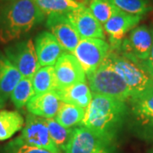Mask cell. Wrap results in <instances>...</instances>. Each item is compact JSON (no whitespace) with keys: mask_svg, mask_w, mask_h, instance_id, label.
I'll list each match as a JSON object with an SVG mask.
<instances>
[{"mask_svg":"<svg viewBox=\"0 0 153 153\" xmlns=\"http://www.w3.org/2000/svg\"><path fill=\"white\" fill-rule=\"evenodd\" d=\"M35 49L39 66H55L57 60L65 53L55 37L49 32H42L35 38Z\"/></svg>","mask_w":153,"mask_h":153,"instance_id":"9a60e30c","label":"cell"},{"mask_svg":"<svg viewBox=\"0 0 153 153\" xmlns=\"http://www.w3.org/2000/svg\"><path fill=\"white\" fill-rule=\"evenodd\" d=\"M3 153H52L44 149L34 147L28 145L22 144L16 140H11L4 147Z\"/></svg>","mask_w":153,"mask_h":153,"instance_id":"4316f807","label":"cell"},{"mask_svg":"<svg viewBox=\"0 0 153 153\" xmlns=\"http://www.w3.org/2000/svg\"><path fill=\"white\" fill-rule=\"evenodd\" d=\"M84 115L85 109L75 105L61 101L55 119L63 127L71 128L73 127L81 125Z\"/></svg>","mask_w":153,"mask_h":153,"instance_id":"44dd1931","label":"cell"},{"mask_svg":"<svg viewBox=\"0 0 153 153\" xmlns=\"http://www.w3.org/2000/svg\"><path fill=\"white\" fill-rule=\"evenodd\" d=\"M88 86L93 94H100L127 102L131 92L123 77L115 71L105 58L96 71L88 76Z\"/></svg>","mask_w":153,"mask_h":153,"instance_id":"277c9868","label":"cell"},{"mask_svg":"<svg viewBox=\"0 0 153 153\" xmlns=\"http://www.w3.org/2000/svg\"><path fill=\"white\" fill-rule=\"evenodd\" d=\"M127 113L125 101L94 94L80 126L87 128L105 142L112 144Z\"/></svg>","mask_w":153,"mask_h":153,"instance_id":"6da1fadb","label":"cell"},{"mask_svg":"<svg viewBox=\"0 0 153 153\" xmlns=\"http://www.w3.org/2000/svg\"><path fill=\"white\" fill-rule=\"evenodd\" d=\"M141 18L140 16L130 15L116 9L111 18L103 25L105 33L109 37L111 49L120 50L127 33L136 27Z\"/></svg>","mask_w":153,"mask_h":153,"instance_id":"8fae6325","label":"cell"},{"mask_svg":"<svg viewBox=\"0 0 153 153\" xmlns=\"http://www.w3.org/2000/svg\"><path fill=\"white\" fill-rule=\"evenodd\" d=\"M115 71L124 80L131 92V98L153 88V80L141 61L132 60L119 50L111 49L106 56Z\"/></svg>","mask_w":153,"mask_h":153,"instance_id":"3957f363","label":"cell"},{"mask_svg":"<svg viewBox=\"0 0 153 153\" xmlns=\"http://www.w3.org/2000/svg\"><path fill=\"white\" fill-rule=\"evenodd\" d=\"M118 10L125 13L140 16L147 14L153 10V7L147 0H110Z\"/></svg>","mask_w":153,"mask_h":153,"instance_id":"d4e9b609","label":"cell"},{"mask_svg":"<svg viewBox=\"0 0 153 153\" xmlns=\"http://www.w3.org/2000/svg\"><path fill=\"white\" fill-rule=\"evenodd\" d=\"M56 89L86 82V74L73 55L64 53L55 65Z\"/></svg>","mask_w":153,"mask_h":153,"instance_id":"7c38bea8","label":"cell"},{"mask_svg":"<svg viewBox=\"0 0 153 153\" xmlns=\"http://www.w3.org/2000/svg\"><path fill=\"white\" fill-rule=\"evenodd\" d=\"M44 120L48 127L51 139L60 151L64 152L71 140L74 128H65L60 124L55 118H44Z\"/></svg>","mask_w":153,"mask_h":153,"instance_id":"603a6c76","label":"cell"},{"mask_svg":"<svg viewBox=\"0 0 153 153\" xmlns=\"http://www.w3.org/2000/svg\"><path fill=\"white\" fill-rule=\"evenodd\" d=\"M61 101L55 91L35 94L27 104L29 113L43 118H55Z\"/></svg>","mask_w":153,"mask_h":153,"instance_id":"2e32d148","label":"cell"},{"mask_svg":"<svg viewBox=\"0 0 153 153\" xmlns=\"http://www.w3.org/2000/svg\"><path fill=\"white\" fill-rule=\"evenodd\" d=\"M111 145L82 126L73 128L64 153H112Z\"/></svg>","mask_w":153,"mask_h":153,"instance_id":"30bf717a","label":"cell"},{"mask_svg":"<svg viewBox=\"0 0 153 153\" xmlns=\"http://www.w3.org/2000/svg\"><path fill=\"white\" fill-rule=\"evenodd\" d=\"M110 50V44L104 39L81 38L72 54L88 76L103 63Z\"/></svg>","mask_w":153,"mask_h":153,"instance_id":"8992f818","label":"cell"},{"mask_svg":"<svg viewBox=\"0 0 153 153\" xmlns=\"http://www.w3.org/2000/svg\"><path fill=\"white\" fill-rule=\"evenodd\" d=\"M15 140L22 144L44 149L52 153L61 152L51 139L44 118L31 113L27 115L21 135Z\"/></svg>","mask_w":153,"mask_h":153,"instance_id":"52a82bcc","label":"cell"},{"mask_svg":"<svg viewBox=\"0 0 153 153\" xmlns=\"http://www.w3.org/2000/svg\"><path fill=\"white\" fill-rule=\"evenodd\" d=\"M150 153H153V149H152V152H150Z\"/></svg>","mask_w":153,"mask_h":153,"instance_id":"4dcf8cb0","label":"cell"},{"mask_svg":"<svg viewBox=\"0 0 153 153\" xmlns=\"http://www.w3.org/2000/svg\"><path fill=\"white\" fill-rule=\"evenodd\" d=\"M55 92L60 101L75 105L83 109H86L89 105L93 98V94L86 82L76 83L62 89H57Z\"/></svg>","mask_w":153,"mask_h":153,"instance_id":"e0dca14e","label":"cell"},{"mask_svg":"<svg viewBox=\"0 0 153 153\" xmlns=\"http://www.w3.org/2000/svg\"><path fill=\"white\" fill-rule=\"evenodd\" d=\"M4 53L22 76L32 77L40 67L32 39L22 40L11 44L5 48Z\"/></svg>","mask_w":153,"mask_h":153,"instance_id":"ba28073f","label":"cell"},{"mask_svg":"<svg viewBox=\"0 0 153 153\" xmlns=\"http://www.w3.org/2000/svg\"><path fill=\"white\" fill-rule=\"evenodd\" d=\"M71 25L76 29L81 38H105L103 26L94 17L86 7H81L77 10L66 14Z\"/></svg>","mask_w":153,"mask_h":153,"instance_id":"5bb4252c","label":"cell"},{"mask_svg":"<svg viewBox=\"0 0 153 153\" xmlns=\"http://www.w3.org/2000/svg\"><path fill=\"white\" fill-rule=\"evenodd\" d=\"M44 18L34 0H11L0 9V43L20 39Z\"/></svg>","mask_w":153,"mask_h":153,"instance_id":"7a4b0ae2","label":"cell"},{"mask_svg":"<svg viewBox=\"0 0 153 153\" xmlns=\"http://www.w3.org/2000/svg\"><path fill=\"white\" fill-rule=\"evenodd\" d=\"M8 1H11V0H8Z\"/></svg>","mask_w":153,"mask_h":153,"instance_id":"1f68e13d","label":"cell"},{"mask_svg":"<svg viewBox=\"0 0 153 153\" xmlns=\"http://www.w3.org/2000/svg\"><path fill=\"white\" fill-rule=\"evenodd\" d=\"M133 128L138 136L153 140V88L129 100Z\"/></svg>","mask_w":153,"mask_h":153,"instance_id":"5b68a950","label":"cell"},{"mask_svg":"<svg viewBox=\"0 0 153 153\" xmlns=\"http://www.w3.org/2000/svg\"><path fill=\"white\" fill-rule=\"evenodd\" d=\"M152 41V28L146 25L139 26L131 30L129 35L123 40L119 51L132 60H146L150 56Z\"/></svg>","mask_w":153,"mask_h":153,"instance_id":"9c48e42d","label":"cell"},{"mask_svg":"<svg viewBox=\"0 0 153 153\" xmlns=\"http://www.w3.org/2000/svg\"><path fill=\"white\" fill-rule=\"evenodd\" d=\"M35 95L32 77L22 76L20 82L10 94V99L17 109H21L27 105L32 97Z\"/></svg>","mask_w":153,"mask_h":153,"instance_id":"cb8c5ba5","label":"cell"},{"mask_svg":"<svg viewBox=\"0 0 153 153\" xmlns=\"http://www.w3.org/2000/svg\"><path fill=\"white\" fill-rule=\"evenodd\" d=\"M32 82L35 94L55 91L56 89L55 66L39 67L32 76Z\"/></svg>","mask_w":153,"mask_h":153,"instance_id":"ffe728a7","label":"cell"},{"mask_svg":"<svg viewBox=\"0 0 153 153\" xmlns=\"http://www.w3.org/2000/svg\"><path fill=\"white\" fill-rule=\"evenodd\" d=\"M5 102H6V100H4V98H2L1 96H0V109L4 105V104H5Z\"/></svg>","mask_w":153,"mask_h":153,"instance_id":"f546056e","label":"cell"},{"mask_svg":"<svg viewBox=\"0 0 153 153\" xmlns=\"http://www.w3.org/2000/svg\"><path fill=\"white\" fill-rule=\"evenodd\" d=\"M141 64H142L143 67L146 70L148 73L150 74V76H152L153 80V64L149 60H143L141 61Z\"/></svg>","mask_w":153,"mask_h":153,"instance_id":"83f0119b","label":"cell"},{"mask_svg":"<svg viewBox=\"0 0 153 153\" xmlns=\"http://www.w3.org/2000/svg\"><path fill=\"white\" fill-rule=\"evenodd\" d=\"M24 125V117L17 111H0V140L11 138L22 130Z\"/></svg>","mask_w":153,"mask_h":153,"instance_id":"d6986e66","label":"cell"},{"mask_svg":"<svg viewBox=\"0 0 153 153\" xmlns=\"http://www.w3.org/2000/svg\"><path fill=\"white\" fill-rule=\"evenodd\" d=\"M152 31H153V27H152ZM148 60H150L152 63L153 64V41H152V49H151V53H150V56L148 58Z\"/></svg>","mask_w":153,"mask_h":153,"instance_id":"f1b7e54d","label":"cell"},{"mask_svg":"<svg viewBox=\"0 0 153 153\" xmlns=\"http://www.w3.org/2000/svg\"><path fill=\"white\" fill-rule=\"evenodd\" d=\"M46 26L65 51L73 53L81 38L66 15L54 14L48 16Z\"/></svg>","mask_w":153,"mask_h":153,"instance_id":"4fadbf2b","label":"cell"},{"mask_svg":"<svg viewBox=\"0 0 153 153\" xmlns=\"http://www.w3.org/2000/svg\"><path fill=\"white\" fill-rule=\"evenodd\" d=\"M22 77L21 72L7 56L0 53V96L7 100Z\"/></svg>","mask_w":153,"mask_h":153,"instance_id":"ac0fdd59","label":"cell"},{"mask_svg":"<svg viewBox=\"0 0 153 153\" xmlns=\"http://www.w3.org/2000/svg\"><path fill=\"white\" fill-rule=\"evenodd\" d=\"M34 2L45 16L54 14L66 15L83 7L73 0H34Z\"/></svg>","mask_w":153,"mask_h":153,"instance_id":"7402d4cb","label":"cell"},{"mask_svg":"<svg viewBox=\"0 0 153 153\" xmlns=\"http://www.w3.org/2000/svg\"><path fill=\"white\" fill-rule=\"evenodd\" d=\"M116 9L117 7L110 0H89L88 3L90 13L102 26L111 18Z\"/></svg>","mask_w":153,"mask_h":153,"instance_id":"484cf974","label":"cell"}]
</instances>
